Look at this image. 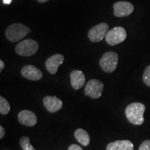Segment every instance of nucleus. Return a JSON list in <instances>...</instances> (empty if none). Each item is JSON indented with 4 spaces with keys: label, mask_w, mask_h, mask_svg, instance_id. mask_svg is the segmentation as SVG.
<instances>
[{
    "label": "nucleus",
    "mask_w": 150,
    "mask_h": 150,
    "mask_svg": "<svg viewBox=\"0 0 150 150\" xmlns=\"http://www.w3.org/2000/svg\"><path fill=\"white\" fill-rule=\"evenodd\" d=\"M11 110L10 104L2 96L0 97V113L1 115H6Z\"/></svg>",
    "instance_id": "dca6fc26"
},
{
    "label": "nucleus",
    "mask_w": 150,
    "mask_h": 150,
    "mask_svg": "<svg viewBox=\"0 0 150 150\" xmlns=\"http://www.w3.org/2000/svg\"><path fill=\"white\" fill-rule=\"evenodd\" d=\"M5 134L6 132H5L4 128L2 126H0V138H1V139H2L4 138Z\"/></svg>",
    "instance_id": "412c9836"
},
{
    "label": "nucleus",
    "mask_w": 150,
    "mask_h": 150,
    "mask_svg": "<svg viewBox=\"0 0 150 150\" xmlns=\"http://www.w3.org/2000/svg\"><path fill=\"white\" fill-rule=\"evenodd\" d=\"M18 122L21 125L27 127H33L36 125L38 119L36 115L31 110H24L18 113Z\"/></svg>",
    "instance_id": "9b49d317"
},
{
    "label": "nucleus",
    "mask_w": 150,
    "mask_h": 150,
    "mask_svg": "<svg viewBox=\"0 0 150 150\" xmlns=\"http://www.w3.org/2000/svg\"><path fill=\"white\" fill-rule=\"evenodd\" d=\"M64 61V56L62 54H56L50 56L45 62L46 69L50 74H55L60 65Z\"/></svg>",
    "instance_id": "1a4fd4ad"
},
{
    "label": "nucleus",
    "mask_w": 150,
    "mask_h": 150,
    "mask_svg": "<svg viewBox=\"0 0 150 150\" xmlns=\"http://www.w3.org/2000/svg\"><path fill=\"white\" fill-rule=\"evenodd\" d=\"M21 74L24 78L31 81L40 80L43 75L42 71L32 65H27L22 67Z\"/></svg>",
    "instance_id": "9d476101"
},
{
    "label": "nucleus",
    "mask_w": 150,
    "mask_h": 150,
    "mask_svg": "<svg viewBox=\"0 0 150 150\" xmlns=\"http://www.w3.org/2000/svg\"><path fill=\"white\" fill-rule=\"evenodd\" d=\"M138 150H150V140H145L140 145Z\"/></svg>",
    "instance_id": "6ab92c4d"
},
{
    "label": "nucleus",
    "mask_w": 150,
    "mask_h": 150,
    "mask_svg": "<svg viewBox=\"0 0 150 150\" xmlns=\"http://www.w3.org/2000/svg\"><path fill=\"white\" fill-rule=\"evenodd\" d=\"M118 59L119 57L115 52H106L99 60V65L105 72L111 73L114 72L117 66Z\"/></svg>",
    "instance_id": "7ed1b4c3"
},
{
    "label": "nucleus",
    "mask_w": 150,
    "mask_h": 150,
    "mask_svg": "<svg viewBox=\"0 0 150 150\" xmlns=\"http://www.w3.org/2000/svg\"><path fill=\"white\" fill-rule=\"evenodd\" d=\"M74 137L81 145L83 146H88L91 141L88 133L83 129H76L74 132Z\"/></svg>",
    "instance_id": "2eb2a0df"
},
{
    "label": "nucleus",
    "mask_w": 150,
    "mask_h": 150,
    "mask_svg": "<svg viewBox=\"0 0 150 150\" xmlns=\"http://www.w3.org/2000/svg\"><path fill=\"white\" fill-rule=\"evenodd\" d=\"M38 44L32 39L22 40L16 47V52L21 56H31L34 55L38 50Z\"/></svg>",
    "instance_id": "20e7f679"
},
{
    "label": "nucleus",
    "mask_w": 150,
    "mask_h": 150,
    "mask_svg": "<svg viewBox=\"0 0 150 150\" xmlns=\"http://www.w3.org/2000/svg\"><path fill=\"white\" fill-rule=\"evenodd\" d=\"M134 144L127 140L110 142L106 147V150H134Z\"/></svg>",
    "instance_id": "4468645a"
},
{
    "label": "nucleus",
    "mask_w": 150,
    "mask_h": 150,
    "mask_svg": "<svg viewBox=\"0 0 150 150\" xmlns=\"http://www.w3.org/2000/svg\"><path fill=\"white\" fill-rule=\"evenodd\" d=\"M68 150H83L79 145H76V144H72V145H70L68 147Z\"/></svg>",
    "instance_id": "aec40b11"
},
{
    "label": "nucleus",
    "mask_w": 150,
    "mask_h": 150,
    "mask_svg": "<svg viewBox=\"0 0 150 150\" xmlns=\"http://www.w3.org/2000/svg\"><path fill=\"white\" fill-rule=\"evenodd\" d=\"M4 68V63L2 60H0V71L1 72Z\"/></svg>",
    "instance_id": "4be33fe9"
},
{
    "label": "nucleus",
    "mask_w": 150,
    "mask_h": 150,
    "mask_svg": "<svg viewBox=\"0 0 150 150\" xmlns=\"http://www.w3.org/2000/svg\"><path fill=\"white\" fill-rule=\"evenodd\" d=\"M142 80L146 85L150 87V65H148L145 68L142 76Z\"/></svg>",
    "instance_id": "a211bd4d"
},
{
    "label": "nucleus",
    "mask_w": 150,
    "mask_h": 150,
    "mask_svg": "<svg viewBox=\"0 0 150 150\" xmlns=\"http://www.w3.org/2000/svg\"><path fill=\"white\" fill-rule=\"evenodd\" d=\"M113 9L115 16L121 18V17H127L131 15L134 10V7L130 2L122 1L114 4Z\"/></svg>",
    "instance_id": "6e6552de"
},
{
    "label": "nucleus",
    "mask_w": 150,
    "mask_h": 150,
    "mask_svg": "<svg viewBox=\"0 0 150 150\" xmlns=\"http://www.w3.org/2000/svg\"><path fill=\"white\" fill-rule=\"evenodd\" d=\"M103 90H104V84L102 81L98 79H93L88 81L86 84L85 95L93 99H98L102 96Z\"/></svg>",
    "instance_id": "0eeeda50"
},
{
    "label": "nucleus",
    "mask_w": 150,
    "mask_h": 150,
    "mask_svg": "<svg viewBox=\"0 0 150 150\" xmlns=\"http://www.w3.org/2000/svg\"><path fill=\"white\" fill-rule=\"evenodd\" d=\"M20 145L23 150H35L30 143V139L27 136H23L20 138Z\"/></svg>",
    "instance_id": "f3484780"
},
{
    "label": "nucleus",
    "mask_w": 150,
    "mask_h": 150,
    "mask_svg": "<svg viewBox=\"0 0 150 150\" xmlns=\"http://www.w3.org/2000/svg\"><path fill=\"white\" fill-rule=\"evenodd\" d=\"M108 24L106 22L99 23L90 29L88 37L91 42H98L106 38L108 32Z\"/></svg>",
    "instance_id": "423d86ee"
},
{
    "label": "nucleus",
    "mask_w": 150,
    "mask_h": 150,
    "mask_svg": "<svg viewBox=\"0 0 150 150\" xmlns=\"http://www.w3.org/2000/svg\"><path fill=\"white\" fill-rule=\"evenodd\" d=\"M70 83L74 90L81 88L86 83L85 74L80 70H73L70 73Z\"/></svg>",
    "instance_id": "ddd939ff"
},
{
    "label": "nucleus",
    "mask_w": 150,
    "mask_h": 150,
    "mask_svg": "<svg viewBox=\"0 0 150 150\" xmlns=\"http://www.w3.org/2000/svg\"><path fill=\"white\" fill-rule=\"evenodd\" d=\"M29 33H31V29L27 26L20 23H15L7 27L5 34L9 41L16 42L24 38Z\"/></svg>",
    "instance_id": "f03ea898"
},
{
    "label": "nucleus",
    "mask_w": 150,
    "mask_h": 150,
    "mask_svg": "<svg viewBox=\"0 0 150 150\" xmlns=\"http://www.w3.org/2000/svg\"><path fill=\"white\" fill-rule=\"evenodd\" d=\"M37 1L40 3H45V2H47V1H50V0H37Z\"/></svg>",
    "instance_id": "b1692460"
},
{
    "label": "nucleus",
    "mask_w": 150,
    "mask_h": 150,
    "mask_svg": "<svg viewBox=\"0 0 150 150\" xmlns=\"http://www.w3.org/2000/svg\"><path fill=\"white\" fill-rule=\"evenodd\" d=\"M11 1H12V0H3V2L4 4H10Z\"/></svg>",
    "instance_id": "5701e85b"
},
{
    "label": "nucleus",
    "mask_w": 150,
    "mask_h": 150,
    "mask_svg": "<svg viewBox=\"0 0 150 150\" xmlns=\"http://www.w3.org/2000/svg\"><path fill=\"white\" fill-rule=\"evenodd\" d=\"M145 110V105L141 103L135 102L127 106L125 114L129 122L135 125H140L144 122L143 114Z\"/></svg>",
    "instance_id": "f257e3e1"
},
{
    "label": "nucleus",
    "mask_w": 150,
    "mask_h": 150,
    "mask_svg": "<svg viewBox=\"0 0 150 150\" xmlns=\"http://www.w3.org/2000/svg\"><path fill=\"white\" fill-rule=\"evenodd\" d=\"M127 35L126 30L123 27H116L108 31L105 39L109 45L114 46L126 40Z\"/></svg>",
    "instance_id": "39448f33"
},
{
    "label": "nucleus",
    "mask_w": 150,
    "mask_h": 150,
    "mask_svg": "<svg viewBox=\"0 0 150 150\" xmlns=\"http://www.w3.org/2000/svg\"><path fill=\"white\" fill-rule=\"evenodd\" d=\"M43 104L47 111L55 112L63 107V102L55 96H47L43 99Z\"/></svg>",
    "instance_id": "f8f14e48"
}]
</instances>
